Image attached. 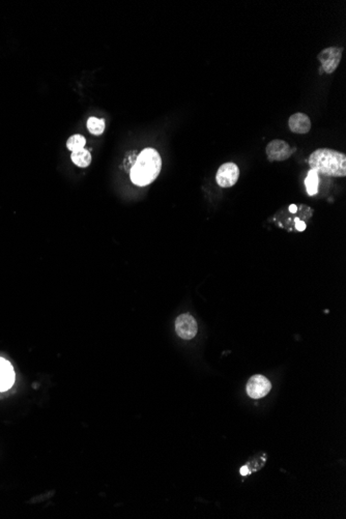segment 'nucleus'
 <instances>
[{
	"label": "nucleus",
	"mask_w": 346,
	"mask_h": 519,
	"mask_svg": "<svg viewBox=\"0 0 346 519\" xmlns=\"http://www.w3.org/2000/svg\"><path fill=\"white\" fill-rule=\"evenodd\" d=\"M162 168L160 154L154 148H145L137 156L131 169V180L136 186H147L158 177Z\"/></svg>",
	"instance_id": "obj_1"
},
{
	"label": "nucleus",
	"mask_w": 346,
	"mask_h": 519,
	"mask_svg": "<svg viewBox=\"0 0 346 519\" xmlns=\"http://www.w3.org/2000/svg\"><path fill=\"white\" fill-rule=\"evenodd\" d=\"M309 165L318 174L338 177L346 175V156L334 149H316L309 156Z\"/></svg>",
	"instance_id": "obj_2"
},
{
	"label": "nucleus",
	"mask_w": 346,
	"mask_h": 519,
	"mask_svg": "<svg viewBox=\"0 0 346 519\" xmlns=\"http://www.w3.org/2000/svg\"><path fill=\"white\" fill-rule=\"evenodd\" d=\"M342 51L343 50L341 48H337V47H329V48L320 51L317 57L321 65V69L327 74L334 73L338 66L340 65Z\"/></svg>",
	"instance_id": "obj_3"
},
{
	"label": "nucleus",
	"mask_w": 346,
	"mask_h": 519,
	"mask_svg": "<svg viewBox=\"0 0 346 519\" xmlns=\"http://www.w3.org/2000/svg\"><path fill=\"white\" fill-rule=\"evenodd\" d=\"M240 177V169L237 164L228 162L218 169L216 180L221 188H230L237 184Z\"/></svg>",
	"instance_id": "obj_4"
},
{
	"label": "nucleus",
	"mask_w": 346,
	"mask_h": 519,
	"mask_svg": "<svg viewBox=\"0 0 346 519\" xmlns=\"http://www.w3.org/2000/svg\"><path fill=\"white\" fill-rule=\"evenodd\" d=\"M175 332L184 340H191L197 335L198 325L190 314H182L175 320Z\"/></svg>",
	"instance_id": "obj_5"
},
{
	"label": "nucleus",
	"mask_w": 346,
	"mask_h": 519,
	"mask_svg": "<svg viewBox=\"0 0 346 519\" xmlns=\"http://www.w3.org/2000/svg\"><path fill=\"white\" fill-rule=\"evenodd\" d=\"M265 153L267 158L271 162H281L285 161L290 158L293 155V151L290 145L285 141L276 139L273 140L266 145Z\"/></svg>",
	"instance_id": "obj_6"
},
{
	"label": "nucleus",
	"mask_w": 346,
	"mask_h": 519,
	"mask_svg": "<svg viewBox=\"0 0 346 519\" xmlns=\"http://www.w3.org/2000/svg\"><path fill=\"white\" fill-rule=\"evenodd\" d=\"M272 389L270 381L262 375H254L251 377L247 383L248 395L253 399L264 397Z\"/></svg>",
	"instance_id": "obj_7"
},
{
	"label": "nucleus",
	"mask_w": 346,
	"mask_h": 519,
	"mask_svg": "<svg viewBox=\"0 0 346 519\" xmlns=\"http://www.w3.org/2000/svg\"><path fill=\"white\" fill-rule=\"evenodd\" d=\"M288 125L293 133L307 134L311 129V121L307 114L297 112L289 117Z\"/></svg>",
	"instance_id": "obj_8"
},
{
	"label": "nucleus",
	"mask_w": 346,
	"mask_h": 519,
	"mask_svg": "<svg viewBox=\"0 0 346 519\" xmlns=\"http://www.w3.org/2000/svg\"><path fill=\"white\" fill-rule=\"evenodd\" d=\"M15 381V372L9 361L0 358V392L12 388Z\"/></svg>",
	"instance_id": "obj_9"
},
{
	"label": "nucleus",
	"mask_w": 346,
	"mask_h": 519,
	"mask_svg": "<svg viewBox=\"0 0 346 519\" xmlns=\"http://www.w3.org/2000/svg\"><path fill=\"white\" fill-rule=\"evenodd\" d=\"M70 158H72V161L75 165L82 168L89 166L91 163V155L88 151H86L85 148H82L77 152H73Z\"/></svg>",
	"instance_id": "obj_10"
},
{
	"label": "nucleus",
	"mask_w": 346,
	"mask_h": 519,
	"mask_svg": "<svg viewBox=\"0 0 346 519\" xmlns=\"http://www.w3.org/2000/svg\"><path fill=\"white\" fill-rule=\"evenodd\" d=\"M318 183H319L318 173L316 171H314V170L311 169L308 172V174H307V177H306V180H305L307 192H308V194L310 196H313V195H315L317 193V191H318Z\"/></svg>",
	"instance_id": "obj_11"
},
{
	"label": "nucleus",
	"mask_w": 346,
	"mask_h": 519,
	"mask_svg": "<svg viewBox=\"0 0 346 519\" xmlns=\"http://www.w3.org/2000/svg\"><path fill=\"white\" fill-rule=\"evenodd\" d=\"M87 129L92 135L100 136L105 130V121L97 117H90L87 121Z\"/></svg>",
	"instance_id": "obj_12"
},
{
	"label": "nucleus",
	"mask_w": 346,
	"mask_h": 519,
	"mask_svg": "<svg viewBox=\"0 0 346 519\" xmlns=\"http://www.w3.org/2000/svg\"><path fill=\"white\" fill-rule=\"evenodd\" d=\"M85 143H86V140H85V138L83 136H81V135H73L72 137L69 138L68 142H67V146H68V148L69 149V151L77 152V151H80V149L84 148Z\"/></svg>",
	"instance_id": "obj_13"
},
{
	"label": "nucleus",
	"mask_w": 346,
	"mask_h": 519,
	"mask_svg": "<svg viewBox=\"0 0 346 519\" xmlns=\"http://www.w3.org/2000/svg\"><path fill=\"white\" fill-rule=\"evenodd\" d=\"M295 228H296V230H298V231H304L306 229V223L303 222V221H298V220H295Z\"/></svg>",
	"instance_id": "obj_14"
},
{
	"label": "nucleus",
	"mask_w": 346,
	"mask_h": 519,
	"mask_svg": "<svg viewBox=\"0 0 346 519\" xmlns=\"http://www.w3.org/2000/svg\"><path fill=\"white\" fill-rule=\"evenodd\" d=\"M250 474V470H249V467H242L241 468V475L242 476H247Z\"/></svg>",
	"instance_id": "obj_15"
},
{
	"label": "nucleus",
	"mask_w": 346,
	"mask_h": 519,
	"mask_svg": "<svg viewBox=\"0 0 346 519\" xmlns=\"http://www.w3.org/2000/svg\"><path fill=\"white\" fill-rule=\"evenodd\" d=\"M289 210L292 211V213H295V211L297 210V207L295 206V204H292V206L289 207Z\"/></svg>",
	"instance_id": "obj_16"
}]
</instances>
